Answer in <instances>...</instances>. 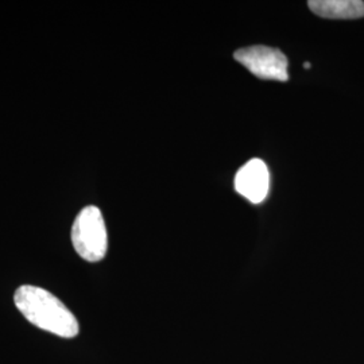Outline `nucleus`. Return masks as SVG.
I'll list each match as a JSON object with an SVG mask.
<instances>
[{
    "label": "nucleus",
    "mask_w": 364,
    "mask_h": 364,
    "mask_svg": "<svg viewBox=\"0 0 364 364\" xmlns=\"http://www.w3.org/2000/svg\"><path fill=\"white\" fill-rule=\"evenodd\" d=\"M304 66H305L306 69H309V68H311V64H309V63H305V64H304Z\"/></svg>",
    "instance_id": "6"
},
{
    "label": "nucleus",
    "mask_w": 364,
    "mask_h": 364,
    "mask_svg": "<svg viewBox=\"0 0 364 364\" xmlns=\"http://www.w3.org/2000/svg\"><path fill=\"white\" fill-rule=\"evenodd\" d=\"M312 13L326 19H359L364 16L362 0H311Z\"/></svg>",
    "instance_id": "5"
},
{
    "label": "nucleus",
    "mask_w": 364,
    "mask_h": 364,
    "mask_svg": "<svg viewBox=\"0 0 364 364\" xmlns=\"http://www.w3.org/2000/svg\"><path fill=\"white\" fill-rule=\"evenodd\" d=\"M235 189L252 204L266 200L270 191V173L262 159H251L236 173Z\"/></svg>",
    "instance_id": "4"
},
{
    "label": "nucleus",
    "mask_w": 364,
    "mask_h": 364,
    "mask_svg": "<svg viewBox=\"0 0 364 364\" xmlns=\"http://www.w3.org/2000/svg\"><path fill=\"white\" fill-rule=\"evenodd\" d=\"M235 60L246 66L257 77L275 81H287V55L278 49L267 46H251L235 52Z\"/></svg>",
    "instance_id": "3"
},
{
    "label": "nucleus",
    "mask_w": 364,
    "mask_h": 364,
    "mask_svg": "<svg viewBox=\"0 0 364 364\" xmlns=\"http://www.w3.org/2000/svg\"><path fill=\"white\" fill-rule=\"evenodd\" d=\"M14 302L27 321L39 329L60 338L77 336L80 331L77 318L50 291L42 287L23 285L16 289Z\"/></svg>",
    "instance_id": "1"
},
{
    "label": "nucleus",
    "mask_w": 364,
    "mask_h": 364,
    "mask_svg": "<svg viewBox=\"0 0 364 364\" xmlns=\"http://www.w3.org/2000/svg\"><path fill=\"white\" fill-rule=\"evenodd\" d=\"M72 243L78 255L87 262H100L108 250V235L102 210L97 207L81 209L72 225Z\"/></svg>",
    "instance_id": "2"
}]
</instances>
